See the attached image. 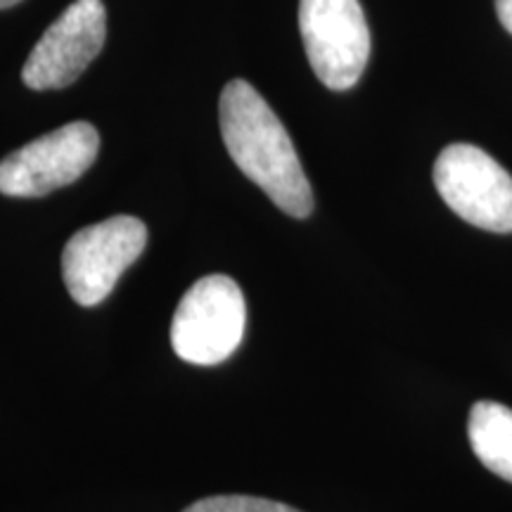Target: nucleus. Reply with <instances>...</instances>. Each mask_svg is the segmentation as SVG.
Wrapping results in <instances>:
<instances>
[{
    "instance_id": "nucleus-1",
    "label": "nucleus",
    "mask_w": 512,
    "mask_h": 512,
    "mask_svg": "<svg viewBox=\"0 0 512 512\" xmlns=\"http://www.w3.org/2000/svg\"><path fill=\"white\" fill-rule=\"evenodd\" d=\"M219 126L228 155L249 181L294 219L313 211V192L283 121L252 83L233 79L219 100Z\"/></svg>"
},
{
    "instance_id": "nucleus-2",
    "label": "nucleus",
    "mask_w": 512,
    "mask_h": 512,
    "mask_svg": "<svg viewBox=\"0 0 512 512\" xmlns=\"http://www.w3.org/2000/svg\"><path fill=\"white\" fill-rule=\"evenodd\" d=\"M247 306L228 275H207L185 292L171 323V347L192 366H219L245 337Z\"/></svg>"
},
{
    "instance_id": "nucleus-3",
    "label": "nucleus",
    "mask_w": 512,
    "mask_h": 512,
    "mask_svg": "<svg viewBox=\"0 0 512 512\" xmlns=\"http://www.w3.org/2000/svg\"><path fill=\"white\" fill-rule=\"evenodd\" d=\"M299 31L313 74L330 91H349L366 72L370 29L358 0H299Z\"/></svg>"
},
{
    "instance_id": "nucleus-4",
    "label": "nucleus",
    "mask_w": 512,
    "mask_h": 512,
    "mask_svg": "<svg viewBox=\"0 0 512 512\" xmlns=\"http://www.w3.org/2000/svg\"><path fill=\"white\" fill-rule=\"evenodd\" d=\"M147 245V228L136 216L112 219L81 228L62 252L64 285L76 304L98 306Z\"/></svg>"
},
{
    "instance_id": "nucleus-5",
    "label": "nucleus",
    "mask_w": 512,
    "mask_h": 512,
    "mask_svg": "<svg viewBox=\"0 0 512 512\" xmlns=\"http://www.w3.org/2000/svg\"><path fill=\"white\" fill-rule=\"evenodd\" d=\"M434 185L463 221L491 233H512V176L484 150L448 145L434 164Z\"/></svg>"
},
{
    "instance_id": "nucleus-6",
    "label": "nucleus",
    "mask_w": 512,
    "mask_h": 512,
    "mask_svg": "<svg viewBox=\"0 0 512 512\" xmlns=\"http://www.w3.org/2000/svg\"><path fill=\"white\" fill-rule=\"evenodd\" d=\"M100 150V136L88 121L50 131L10 152L0 162V192L8 197H43L79 181Z\"/></svg>"
},
{
    "instance_id": "nucleus-7",
    "label": "nucleus",
    "mask_w": 512,
    "mask_h": 512,
    "mask_svg": "<svg viewBox=\"0 0 512 512\" xmlns=\"http://www.w3.org/2000/svg\"><path fill=\"white\" fill-rule=\"evenodd\" d=\"M107 38L102 0H74L38 38L22 69L31 91H60L72 86L100 55Z\"/></svg>"
},
{
    "instance_id": "nucleus-8",
    "label": "nucleus",
    "mask_w": 512,
    "mask_h": 512,
    "mask_svg": "<svg viewBox=\"0 0 512 512\" xmlns=\"http://www.w3.org/2000/svg\"><path fill=\"white\" fill-rule=\"evenodd\" d=\"M467 434L475 456L505 482L512 484V411L496 401L472 406Z\"/></svg>"
},
{
    "instance_id": "nucleus-9",
    "label": "nucleus",
    "mask_w": 512,
    "mask_h": 512,
    "mask_svg": "<svg viewBox=\"0 0 512 512\" xmlns=\"http://www.w3.org/2000/svg\"><path fill=\"white\" fill-rule=\"evenodd\" d=\"M183 512H302L292 505L256 496H209L192 503Z\"/></svg>"
},
{
    "instance_id": "nucleus-10",
    "label": "nucleus",
    "mask_w": 512,
    "mask_h": 512,
    "mask_svg": "<svg viewBox=\"0 0 512 512\" xmlns=\"http://www.w3.org/2000/svg\"><path fill=\"white\" fill-rule=\"evenodd\" d=\"M496 12L505 31H510L512 34V0H496Z\"/></svg>"
},
{
    "instance_id": "nucleus-11",
    "label": "nucleus",
    "mask_w": 512,
    "mask_h": 512,
    "mask_svg": "<svg viewBox=\"0 0 512 512\" xmlns=\"http://www.w3.org/2000/svg\"><path fill=\"white\" fill-rule=\"evenodd\" d=\"M17 3H22V0H0V10L12 8V5H17Z\"/></svg>"
}]
</instances>
